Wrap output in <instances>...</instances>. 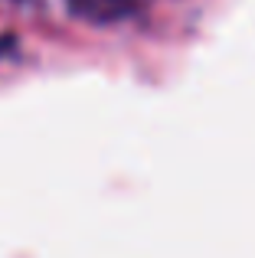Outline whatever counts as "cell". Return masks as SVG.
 Returning a JSON list of instances; mask_svg holds the SVG:
<instances>
[{
  "label": "cell",
  "mask_w": 255,
  "mask_h": 258,
  "mask_svg": "<svg viewBox=\"0 0 255 258\" xmlns=\"http://www.w3.org/2000/svg\"><path fill=\"white\" fill-rule=\"evenodd\" d=\"M69 4H72V10H76V13L105 23V20L124 17V13L134 7V0H69Z\"/></svg>",
  "instance_id": "6da1fadb"
}]
</instances>
